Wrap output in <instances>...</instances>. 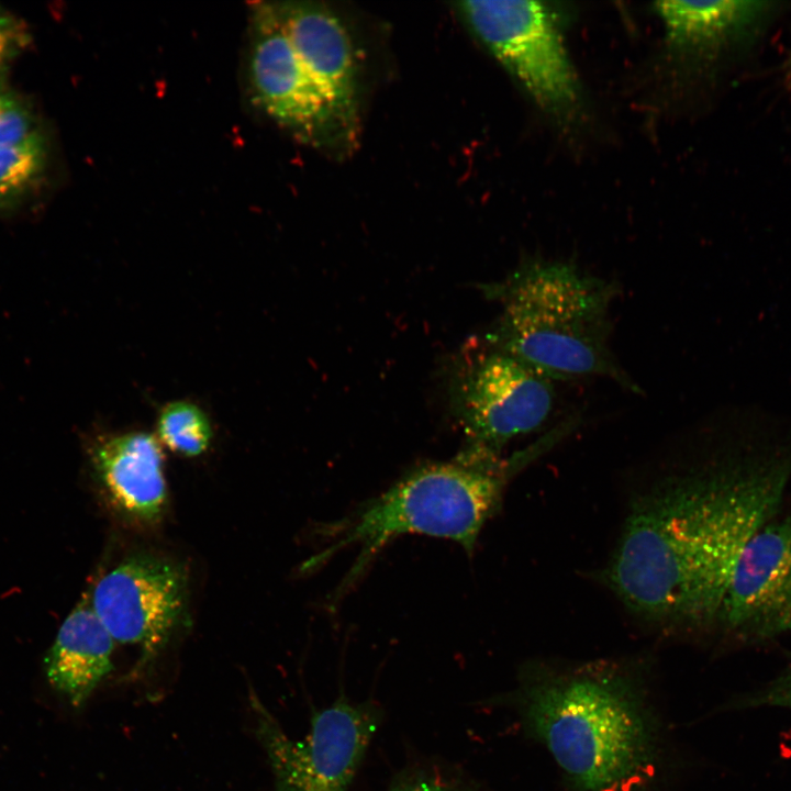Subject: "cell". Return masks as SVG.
<instances>
[{"label": "cell", "instance_id": "6", "mask_svg": "<svg viewBox=\"0 0 791 791\" xmlns=\"http://www.w3.org/2000/svg\"><path fill=\"white\" fill-rule=\"evenodd\" d=\"M249 705L272 791H348L385 715L376 701H353L342 692L312 712L308 735L297 740L254 692Z\"/></svg>", "mask_w": 791, "mask_h": 791}, {"label": "cell", "instance_id": "13", "mask_svg": "<svg viewBox=\"0 0 791 791\" xmlns=\"http://www.w3.org/2000/svg\"><path fill=\"white\" fill-rule=\"evenodd\" d=\"M115 642L83 598L60 625L44 657L51 686L74 708L86 704L113 670Z\"/></svg>", "mask_w": 791, "mask_h": 791}, {"label": "cell", "instance_id": "3", "mask_svg": "<svg viewBox=\"0 0 791 791\" xmlns=\"http://www.w3.org/2000/svg\"><path fill=\"white\" fill-rule=\"evenodd\" d=\"M490 291L501 313L488 344L552 381L603 377L642 393L610 346L615 282L571 261L533 257Z\"/></svg>", "mask_w": 791, "mask_h": 791}, {"label": "cell", "instance_id": "4", "mask_svg": "<svg viewBox=\"0 0 791 791\" xmlns=\"http://www.w3.org/2000/svg\"><path fill=\"white\" fill-rule=\"evenodd\" d=\"M550 442L552 438H545L505 459L468 448L450 461L412 469L385 492L327 526L325 547L305 568H316L347 547L359 548L337 589L336 600L361 577L372 558L400 535L450 539L471 553L483 525L499 510L510 479Z\"/></svg>", "mask_w": 791, "mask_h": 791}, {"label": "cell", "instance_id": "11", "mask_svg": "<svg viewBox=\"0 0 791 791\" xmlns=\"http://www.w3.org/2000/svg\"><path fill=\"white\" fill-rule=\"evenodd\" d=\"M300 62L317 85L359 123V67L343 20L322 3L272 2Z\"/></svg>", "mask_w": 791, "mask_h": 791}, {"label": "cell", "instance_id": "15", "mask_svg": "<svg viewBox=\"0 0 791 791\" xmlns=\"http://www.w3.org/2000/svg\"><path fill=\"white\" fill-rule=\"evenodd\" d=\"M47 145L42 134L0 146V212L18 204L26 197L44 174Z\"/></svg>", "mask_w": 791, "mask_h": 791}, {"label": "cell", "instance_id": "10", "mask_svg": "<svg viewBox=\"0 0 791 791\" xmlns=\"http://www.w3.org/2000/svg\"><path fill=\"white\" fill-rule=\"evenodd\" d=\"M716 623L744 645L791 632V509L778 512L742 548Z\"/></svg>", "mask_w": 791, "mask_h": 791}, {"label": "cell", "instance_id": "21", "mask_svg": "<svg viewBox=\"0 0 791 791\" xmlns=\"http://www.w3.org/2000/svg\"><path fill=\"white\" fill-rule=\"evenodd\" d=\"M2 93H3V92L0 91V97H1Z\"/></svg>", "mask_w": 791, "mask_h": 791}, {"label": "cell", "instance_id": "14", "mask_svg": "<svg viewBox=\"0 0 791 791\" xmlns=\"http://www.w3.org/2000/svg\"><path fill=\"white\" fill-rule=\"evenodd\" d=\"M758 1H658L668 43L686 53L714 52L748 36L770 12Z\"/></svg>", "mask_w": 791, "mask_h": 791}, {"label": "cell", "instance_id": "19", "mask_svg": "<svg viewBox=\"0 0 791 791\" xmlns=\"http://www.w3.org/2000/svg\"><path fill=\"white\" fill-rule=\"evenodd\" d=\"M34 119L25 105L13 97H0V146L18 144L33 133Z\"/></svg>", "mask_w": 791, "mask_h": 791}, {"label": "cell", "instance_id": "16", "mask_svg": "<svg viewBox=\"0 0 791 791\" xmlns=\"http://www.w3.org/2000/svg\"><path fill=\"white\" fill-rule=\"evenodd\" d=\"M158 441L182 456L196 457L210 446L212 430L204 412L187 401L168 403L159 413Z\"/></svg>", "mask_w": 791, "mask_h": 791}, {"label": "cell", "instance_id": "8", "mask_svg": "<svg viewBox=\"0 0 791 791\" xmlns=\"http://www.w3.org/2000/svg\"><path fill=\"white\" fill-rule=\"evenodd\" d=\"M553 383L488 343L468 354L452 377L449 397L469 448L500 454L511 439L542 427L554 408Z\"/></svg>", "mask_w": 791, "mask_h": 791}, {"label": "cell", "instance_id": "17", "mask_svg": "<svg viewBox=\"0 0 791 791\" xmlns=\"http://www.w3.org/2000/svg\"><path fill=\"white\" fill-rule=\"evenodd\" d=\"M386 791H477L464 773L448 765L412 762L399 770Z\"/></svg>", "mask_w": 791, "mask_h": 791}, {"label": "cell", "instance_id": "20", "mask_svg": "<svg viewBox=\"0 0 791 791\" xmlns=\"http://www.w3.org/2000/svg\"><path fill=\"white\" fill-rule=\"evenodd\" d=\"M27 41L25 25L13 16L0 13V69L25 47Z\"/></svg>", "mask_w": 791, "mask_h": 791}, {"label": "cell", "instance_id": "2", "mask_svg": "<svg viewBox=\"0 0 791 791\" xmlns=\"http://www.w3.org/2000/svg\"><path fill=\"white\" fill-rule=\"evenodd\" d=\"M487 702L516 712L575 791H656L662 729L642 665L531 661L514 689Z\"/></svg>", "mask_w": 791, "mask_h": 791}, {"label": "cell", "instance_id": "12", "mask_svg": "<svg viewBox=\"0 0 791 791\" xmlns=\"http://www.w3.org/2000/svg\"><path fill=\"white\" fill-rule=\"evenodd\" d=\"M96 481L109 503L132 521L157 522L167 503L159 441L145 432L105 435L89 447Z\"/></svg>", "mask_w": 791, "mask_h": 791}, {"label": "cell", "instance_id": "18", "mask_svg": "<svg viewBox=\"0 0 791 791\" xmlns=\"http://www.w3.org/2000/svg\"><path fill=\"white\" fill-rule=\"evenodd\" d=\"M762 706L781 708L791 712V656L775 678L726 703V710L740 711Z\"/></svg>", "mask_w": 791, "mask_h": 791}, {"label": "cell", "instance_id": "1", "mask_svg": "<svg viewBox=\"0 0 791 791\" xmlns=\"http://www.w3.org/2000/svg\"><path fill=\"white\" fill-rule=\"evenodd\" d=\"M790 480L791 446L727 454L665 479L632 504L602 579L649 622L716 623L742 548L780 511Z\"/></svg>", "mask_w": 791, "mask_h": 791}, {"label": "cell", "instance_id": "9", "mask_svg": "<svg viewBox=\"0 0 791 791\" xmlns=\"http://www.w3.org/2000/svg\"><path fill=\"white\" fill-rule=\"evenodd\" d=\"M90 604L114 642L137 647L145 662L185 622L187 573L165 556L130 554L99 578Z\"/></svg>", "mask_w": 791, "mask_h": 791}, {"label": "cell", "instance_id": "7", "mask_svg": "<svg viewBox=\"0 0 791 791\" xmlns=\"http://www.w3.org/2000/svg\"><path fill=\"white\" fill-rule=\"evenodd\" d=\"M248 77L257 107L300 141L334 155L354 148L359 123L350 120L308 73L272 2L252 9Z\"/></svg>", "mask_w": 791, "mask_h": 791}, {"label": "cell", "instance_id": "5", "mask_svg": "<svg viewBox=\"0 0 791 791\" xmlns=\"http://www.w3.org/2000/svg\"><path fill=\"white\" fill-rule=\"evenodd\" d=\"M456 8L536 105L562 125L578 122L581 90L552 8L526 0H471Z\"/></svg>", "mask_w": 791, "mask_h": 791}]
</instances>
